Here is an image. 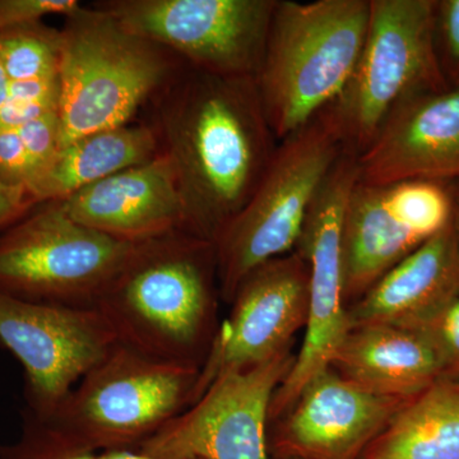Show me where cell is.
<instances>
[{
  "mask_svg": "<svg viewBox=\"0 0 459 459\" xmlns=\"http://www.w3.org/2000/svg\"><path fill=\"white\" fill-rule=\"evenodd\" d=\"M17 131L25 144L33 170H35V183L30 190V195H31L32 189L42 179L45 172L49 170L62 148L63 134L59 108L36 117L25 126L17 128Z\"/></svg>",
  "mask_w": 459,
  "mask_h": 459,
  "instance_id": "cell-25",
  "label": "cell"
},
{
  "mask_svg": "<svg viewBox=\"0 0 459 459\" xmlns=\"http://www.w3.org/2000/svg\"><path fill=\"white\" fill-rule=\"evenodd\" d=\"M199 370L117 342L49 416L36 419L86 451L135 449L193 403Z\"/></svg>",
  "mask_w": 459,
  "mask_h": 459,
  "instance_id": "cell-6",
  "label": "cell"
},
{
  "mask_svg": "<svg viewBox=\"0 0 459 459\" xmlns=\"http://www.w3.org/2000/svg\"><path fill=\"white\" fill-rule=\"evenodd\" d=\"M35 179V170L20 133L17 129L0 131V183L22 190L30 197Z\"/></svg>",
  "mask_w": 459,
  "mask_h": 459,
  "instance_id": "cell-27",
  "label": "cell"
},
{
  "mask_svg": "<svg viewBox=\"0 0 459 459\" xmlns=\"http://www.w3.org/2000/svg\"><path fill=\"white\" fill-rule=\"evenodd\" d=\"M453 198H455V216H453V223L457 230L459 237V189L453 192Z\"/></svg>",
  "mask_w": 459,
  "mask_h": 459,
  "instance_id": "cell-33",
  "label": "cell"
},
{
  "mask_svg": "<svg viewBox=\"0 0 459 459\" xmlns=\"http://www.w3.org/2000/svg\"><path fill=\"white\" fill-rule=\"evenodd\" d=\"M409 400L374 394L328 367L286 411L274 446L283 458L358 459Z\"/></svg>",
  "mask_w": 459,
  "mask_h": 459,
  "instance_id": "cell-14",
  "label": "cell"
},
{
  "mask_svg": "<svg viewBox=\"0 0 459 459\" xmlns=\"http://www.w3.org/2000/svg\"><path fill=\"white\" fill-rule=\"evenodd\" d=\"M442 352L446 377H459V298L425 325Z\"/></svg>",
  "mask_w": 459,
  "mask_h": 459,
  "instance_id": "cell-29",
  "label": "cell"
},
{
  "mask_svg": "<svg viewBox=\"0 0 459 459\" xmlns=\"http://www.w3.org/2000/svg\"><path fill=\"white\" fill-rule=\"evenodd\" d=\"M62 35L44 21L0 30V62L11 82L59 75Z\"/></svg>",
  "mask_w": 459,
  "mask_h": 459,
  "instance_id": "cell-22",
  "label": "cell"
},
{
  "mask_svg": "<svg viewBox=\"0 0 459 459\" xmlns=\"http://www.w3.org/2000/svg\"><path fill=\"white\" fill-rule=\"evenodd\" d=\"M434 40L448 86H459V0L435 2Z\"/></svg>",
  "mask_w": 459,
  "mask_h": 459,
  "instance_id": "cell-26",
  "label": "cell"
},
{
  "mask_svg": "<svg viewBox=\"0 0 459 459\" xmlns=\"http://www.w3.org/2000/svg\"><path fill=\"white\" fill-rule=\"evenodd\" d=\"M81 5L77 0H0V30L41 22L49 16L65 18Z\"/></svg>",
  "mask_w": 459,
  "mask_h": 459,
  "instance_id": "cell-28",
  "label": "cell"
},
{
  "mask_svg": "<svg viewBox=\"0 0 459 459\" xmlns=\"http://www.w3.org/2000/svg\"><path fill=\"white\" fill-rule=\"evenodd\" d=\"M282 459H300V458H282Z\"/></svg>",
  "mask_w": 459,
  "mask_h": 459,
  "instance_id": "cell-34",
  "label": "cell"
},
{
  "mask_svg": "<svg viewBox=\"0 0 459 459\" xmlns=\"http://www.w3.org/2000/svg\"><path fill=\"white\" fill-rule=\"evenodd\" d=\"M100 459H157L151 457V455H144L137 449L133 448H119L108 449V451L100 452Z\"/></svg>",
  "mask_w": 459,
  "mask_h": 459,
  "instance_id": "cell-31",
  "label": "cell"
},
{
  "mask_svg": "<svg viewBox=\"0 0 459 459\" xmlns=\"http://www.w3.org/2000/svg\"><path fill=\"white\" fill-rule=\"evenodd\" d=\"M0 459H100L99 453L78 448L63 439L48 425L23 413L20 440L0 446Z\"/></svg>",
  "mask_w": 459,
  "mask_h": 459,
  "instance_id": "cell-24",
  "label": "cell"
},
{
  "mask_svg": "<svg viewBox=\"0 0 459 459\" xmlns=\"http://www.w3.org/2000/svg\"><path fill=\"white\" fill-rule=\"evenodd\" d=\"M361 183L459 180V86L404 100L359 155Z\"/></svg>",
  "mask_w": 459,
  "mask_h": 459,
  "instance_id": "cell-15",
  "label": "cell"
},
{
  "mask_svg": "<svg viewBox=\"0 0 459 459\" xmlns=\"http://www.w3.org/2000/svg\"><path fill=\"white\" fill-rule=\"evenodd\" d=\"M346 150L331 107L279 142L252 198L214 243L223 300L231 303L256 267L296 249L316 195Z\"/></svg>",
  "mask_w": 459,
  "mask_h": 459,
  "instance_id": "cell-5",
  "label": "cell"
},
{
  "mask_svg": "<svg viewBox=\"0 0 459 459\" xmlns=\"http://www.w3.org/2000/svg\"><path fill=\"white\" fill-rule=\"evenodd\" d=\"M0 343L22 365L25 412L42 419L117 338L96 307L41 303L0 290Z\"/></svg>",
  "mask_w": 459,
  "mask_h": 459,
  "instance_id": "cell-11",
  "label": "cell"
},
{
  "mask_svg": "<svg viewBox=\"0 0 459 459\" xmlns=\"http://www.w3.org/2000/svg\"><path fill=\"white\" fill-rule=\"evenodd\" d=\"M434 20L435 0H370L360 59L331 105L349 150L364 152L404 100L448 87L435 50Z\"/></svg>",
  "mask_w": 459,
  "mask_h": 459,
  "instance_id": "cell-7",
  "label": "cell"
},
{
  "mask_svg": "<svg viewBox=\"0 0 459 459\" xmlns=\"http://www.w3.org/2000/svg\"><path fill=\"white\" fill-rule=\"evenodd\" d=\"M294 361L286 350L255 367L222 374L135 449L157 459H268L272 398Z\"/></svg>",
  "mask_w": 459,
  "mask_h": 459,
  "instance_id": "cell-12",
  "label": "cell"
},
{
  "mask_svg": "<svg viewBox=\"0 0 459 459\" xmlns=\"http://www.w3.org/2000/svg\"><path fill=\"white\" fill-rule=\"evenodd\" d=\"M385 195L395 220L420 243L439 234L453 222L455 198L442 181L386 184Z\"/></svg>",
  "mask_w": 459,
  "mask_h": 459,
  "instance_id": "cell-23",
  "label": "cell"
},
{
  "mask_svg": "<svg viewBox=\"0 0 459 459\" xmlns=\"http://www.w3.org/2000/svg\"><path fill=\"white\" fill-rule=\"evenodd\" d=\"M279 0H101L96 7L189 68L258 77Z\"/></svg>",
  "mask_w": 459,
  "mask_h": 459,
  "instance_id": "cell-9",
  "label": "cell"
},
{
  "mask_svg": "<svg viewBox=\"0 0 459 459\" xmlns=\"http://www.w3.org/2000/svg\"><path fill=\"white\" fill-rule=\"evenodd\" d=\"M370 0H279L256 77L277 142L340 99L367 38Z\"/></svg>",
  "mask_w": 459,
  "mask_h": 459,
  "instance_id": "cell-4",
  "label": "cell"
},
{
  "mask_svg": "<svg viewBox=\"0 0 459 459\" xmlns=\"http://www.w3.org/2000/svg\"><path fill=\"white\" fill-rule=\"evenodd\" d=\"M230 304L231 312L217 328L199 370L193 403L222 374L255 367L290 350L292 337L307 320V261L295 250L265 262L241 281Z\"/></svg>",
  "mask_w": 459,
  "mask_h": 459,
  "instance_id": "cell-13",
  "label": "cell"
},
{
  "mask_svg": "<svg viewBox=\"0 0 459 459\" xmlns=\"http://www.w3.org/2000/svg\"><path fill=\"white\" fill-rule=\"evenodd\" d=\"M395 220L385 186L356 183L344 211L341 249L344 300H359L370 287L421 246Z\"/></svg>",
  "mask_w": 459,
  "mask_h": 459,
  "instance_id": "cell-19",
  "label": "cell"
},
{
  "mask_svg": "<svg viewBox=\"0 0 459 459\" xmlns=\"http://www.w3.org/2000/svg\"><path fill=\"white\" fill-rule=\"evenodd\" d=\"M35 205L27 193L0 183V232L25 216Z\"/></svg>",
  "mask_w": 459,
  "mask_h": 459,
  "instance_id": "cell-30",
  "label": "cell"
},
{
  "mask_svg": "<svg viewBox=\"0 0 459 459\" xmlns=\"http://www.w3.org/2000/svg\"><path fill=\"white\" fill-rule=\"evenodd\" d=\"M459 298L455 223L416 247L347 309L349 327L422 328Z\"/></svg>",
  "mask_w": 459,
  "mask_h": 459,
  "instance_id": "cell-17",
  "label": "cell"
},
{
  "mask_svg": "<svg viewBox=\"0 0 459 459\" xmlns=\"http://www.w3.org/2000/svg\"><path fill=\"white\" fill-rule=\"evenodd\" d=\"M9 83L11 81L8 80L7 74L0 62V108L4 105L5 100L8 98Z\"/></svg>",
  "mask_w": 459,
  "mask_h": 459,
  "instance_id": "cell-32",
  "label": "cell"
},
{
  "mask_svg": "<svg viewBox=\"0 0 459 459\" xmlns=\"http://www.w3.org/2000/svg\"><path fill=\"white\" fill-rule=\"evenodd\" d=\"M138 244L75 221L59 201L0 232V290L41 303L92 307Z\"/></svg>",
  "mask_w": 459,
  "mask_h": 459,
  "instance_id": "cell-8",
  "label": "cell"
},
{
  "mask_svg": "<svg viewBox=\"0 0 459 459\" xmlns=\"http://www.w3.org/2000/svg\"><path fill=\"white\" fill-rule=\"evenodd\" d=\"M148 107L147 123L177 180L186 232L214 244L252 198L279 144L256 78L186 66Z\"/></svg>",
  "mask_w": 459,
  "mask_h": 459,
  "instance_id": "cell-1",
  "label": "cell"
},
{
  "mask_svg": "<svg viewBox=\"0 0 459 459\" xmlns=\"http://www.w3.org/2000/svg\"><path fill=\"white\" fill-rule=\"evenodd\" d=\"M159 153L156 132L147 122L90 133L60 148L30 195L35 204L62 201L111 175L144 164Z\"/></svg>",
  "mask_w": 459,
  "mask_h": 459,
  "instance_id": "cell-20",
  "label": "cell"
},
{
  "mask_svg": "<svg viewBox=\"0 0 459 459\" xmlns=\"http://www.w3.org/2000/svg\"><path fill=\"white\" fill-rule=\"evenodd\" d=\"M361 459H459V379L411 398Z\"/></svg>",
  "mask_w": 459,
  "mask_h": 459,
  "instance_id": "cell-21",
  "label": "cell"
},
{
  "mask_svg": "<svg viewBox=\"0 0 459 459\" xmlns=\"http://www.w3.org/2000/svg\"><path fill=\"white\" fill-rule=\"evenodd\" d=\"M216 247L177 231L138 244L100 294L117 342L157 360L201 369L216 336Z\"/></svg>",
  "mask_w": 459,
  "mask_h": 459,
  "instance_id": "cell-2",
  "label": "cell"
},
{
  "mask_svg": "<svg viewBox=\"0 0 459 459\" xmlns=\"http://www.w3.org/2000/svg\"><path fill=\"white\" fill-rule=\"evenodd\" d=\"M60 35L62 147L132 123L188 66L93 3L65 17Z\"/></svg>",
  "mask_w": 459,
  "mask_h": 459,
  "instance_id": "cell-3",
  "label": "cell"
},
{
  "mask_svg": "<svg viewBox=\"0 0 459 459\" xmlns=\"http://www.w3.org/2000/svg\"><path fill=\"white\" fill-rule=\"evenodd\" d=\"M59 202L75 221L126 243L186 232L177 180L161 152Z\"/></svg>",
  "mask_w": 459,
  "mask_h": 459,
  "instance_id": "cell-16",
  "label": "cell"
},
{
  "mask_svg": "<svg viewBox=\"0 0 459 459\" xmlns=\"http://www.w3.org/2000/svg\"><path fill=\"white\" fill-rule=\"evenodd\" d=\"M359 155L346 150L329 172L305 220L296 252L309 267V310L303 346L272 398L268 419L280 418L319 371L331 367L350 332L343 294L341 234L344 211L360 179Z\"/></svg>",
  "mask_w": 459,
  "mask_h": 459,
  "instance_id": "cell-10",
  "label": "cell"
},
{
  "mask_svg": "<svg viewBox=\"0 0 459 459\" xmlns=\"http://www.w3.org/2000/svg\"><path fill=\"white\" fill-rule=\"evenodd\" d=\"M331 367L368 391L398 398L416 397L446 377L442 352L427 328L351 329Z\"/></svg>",
  "mask_w": 459,
  "mask_h": 459,
  "instance_id": "cell-18",
  "label": "cell"
}]
</instances>
